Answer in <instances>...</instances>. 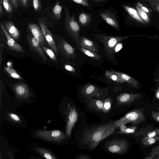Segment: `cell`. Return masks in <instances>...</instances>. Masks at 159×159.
<instances>
[{
  "label": "cell",
  "instance_id": "obj_1",
  "mask_svg": "<svg viewBox=\"0 0 159 159\" xmlns=\"http://www.w3.org/2000/svg\"><path fill=\"white\" fill-rule=\"evenodd\" d=\"M116 128L114 123L110 122L89 129L83 134L81 143L93 150L102 140L112 134Z\"/></svg>",
  "mask_w": 159,
  "mask_h": 159
},
{
  "label": "cell",
  "instance_id": "obj_2",
  "mask_svg": "<svg viewBox=\"0 0 159 159\" xmlns=\"http://www.w3.org/2000/svg\"><path fill=\"white\" fill-rule=\"evenodd\" d=\"M64 25L65 30L77 45H80L79 32L80 28L76 21L74 16H70L68 9L66 7L65 8Z\"/></svg>",
  "mask_w": 159,
  "mask_h": 159
},
{
  "label": "cell",
  "instance_id": "obj_3",
  "mask_svg": "<svg viewBox=\"0 0 159 159\" xmlns=\"http://www.w3.org/2000/svg\"><path fill=\"white\" fill-rule=\"evenodd\" d=\"M132 35L122 36H107L104 34L96 35L95 37L103 45L106 55L110 58H113L114 56L112 50L119 42L132 36Z\"/></svg>",
  "mask_w": 159,
  "mask_h": 159
},
{
  "label": "cell",
  "instance_id": "obj_4",
  "mask_svg": "<svg viewBox=\"0 0 159 159\" xmlns=\"http://www.w3.org/2000/svg\"><path fill=\"white\" fill-rule=\"evenodd\" d=\"M146 120L143 109L138 108L132 110L125 115L123 117L115 121L114 125L117 128L122 124L131 123L138 124L144 122Z\"/></svg>",
  "mask_w": 159,
  "mask_h": 159
},
{
  "label": "cell",
  "instance_id": "obj_5",
  "mask_svg": "<svg viewBox=\"0 0 159 159\" xmlns=\"http://www.w3.org/2000/svg\"><path fill=\"white\" fill-rule=\"evenodd\" d=\"M35 135L40 139L55 143L62 142L66 137L62 131L59 130L50 131L39 130L36 131Z\"/></svg>",
  "mask_w": 159,
  "mask_h": 159
},
{
  "label": "cell",
  "instance_id": "obj_6",
  "mask_svg": "<svg viewBox=\"0 0 159 159\" xmlns=\"http://www.w3.org/2000/svg\"><path fill=\"white\" fill-rule=\"evenodd\" d=\"M128 144L124 140L115 139L108 141L107 146V149L109 152L114 153L123 154L127 151Z\"/></svg>",
  "mask_w": 159,
  "mask_h": 159
},
{
  "label": "cell",
  "instance_id": "obj_7",
  "mask_svg": "<svg viewBox=\"0 0 159 159\" xmlns=\"http://www.w3.org/2000/svg\"><path fill=\"white\" fill-rule=\"evenodd\" d=\"M56 46L58 52L66 60L77 57L75 48L64 39L60 40L59 43Z\"/></svg>",
  "mask_w": 159,
  "mask_h": 159
},
{
  "label": "cell",
  "instance_id": "obj_8",
  "mask_svg": "<svg viewBox=\"0 0 159 159\" xmlns=\"http://www.w3.org/2000/svg\"><path fill=\"white\" fill-rule=\"evenodd\" d=\"M26 40L31 52L40 57L44 61H47L48 58L42 49L39 40L32 34H28Z\"/></svg>",
  "mask_w": 159,
  "mask_h": 159
},
{
  "label": "cell",
  "instance_id": "obj_9",
  "mask_svg": "<svg viewBox=\"0 0 159 159\" xmlns=\"http://www.w3.org/2000/svg\"><path fill=\"white\" fill-rule=\"evenodd\" d=\"M66 126V133L67 137L71 134L72 130L78 119V114L75 107L73 105H69Z\"/></svg>",
  "mask_w": 159,
  "mask_h": 159
},
{
  "label": "cell",
  "instance_id": "obj_10",
  "mask_svg": "<svg viewBox=\"0 0 159 159\" xmlns=\"http://www.w3.org/2000/svg\"><path fill=\"white\" fill-rule=\"evenodd\" d=\"M81 93L89 99L94 97L101 98L103 95L102 90L98 87L90 84H85L81 90Z\"/></svg>",
  "mask_w": 159,
  "mask_h": 159
},
{
  "label": "cell",
  "instance_id": "obj_11",
  "mask_svg": "<svg viewBox=\"0 0 159 159\" xmlns=\"http://www.w3.org/2000/svg\"><path fill=\"white\" fill-rule=\"evenodd\" d=\"M1 28L6 38V43L9 50L18 52H23L25 50L8 33L4 25L1 24Z\"/></svg>",
  "mask_w": 159,
  "mask_h": 159
},
{
  "label": "cell",
  "instance_id": "obj_12",
  "mask_svg": "<svg viewBox=\"0 0 159 159\" xmlns=\"http://www.w3.org/2000/svg\"><path fill=\"white\" fill-rule=\"evenodd\" d=\"M141 96V94L138 93H121L117 97V105L130 104L140 98Z\"/></svg>",
  "mask_w": 159,
  "mask_h": 159
},
{
  "label": "cell",
  "instance_id": "obj_13",
  "mask_svg": "<svg viewBox=\"0 0 159 159\" xmlns=\"http://www.w3.org/2000/svg\"><path fill=\"white\" fill-rule=\"evenodd\" d=\"M39 23L47 43L49 46L58 55L56 46L52 35L48 29L45 23L42 20H39Z\"/></svg>",
  "mask_w": 159,
  "mask_h": 159
},
{
  "label": "cell",
  "instance_id": "obj_14",
  "mask_svg": "<svg viewBox=\"0 0 159 159\" xmlns=\"http://www.w3.org/2000/svg\"><path fill=\"white\" fill-rule=\"evenodd\" d=\"M12 88L16 95L23 98H27L30 96V91L28 87L22 82L12 84Z\"/></svg>",
  "mask_w": 159,
  "mask_h": 159
},
{
  "label": "cell",
  "instance_id": "obj_15",
  "mask_svg": "<svg viewBox=\"0 0 159 159\" xmlns=\"http://www.w3.org/2000/svg\"><path fill=\"white\" fill-rule=\"evenodd\" d=\"M28 28L31 34L39 40L41 46H45L46 41L41 29L38 26L35 24L30 23L28 25Z\"/></svg>",
  "mask_w": 159,
  "mask_h": 159
},
{
  "label": "cell",
  "instance_id": "obj_16",
  "mask_svg": "<svg viewBox=\"0 0 159 159\" xmlns=\"http://www.w3.org/2000/svg\"><path fill=\"white\" fill-rule=\"evenodd\" d=\"M100 15L108 24L115 29L119 30V24L113 13L107 11L100 13Z\"/></svg>",
  "mask_w": 159,
  "mask_h": 159
},
{
  "label": "cell",
  "instance_id": "obj_17",
  "mask_svg": "<svg viewBox=\"0 0 159 159\" xmlns=\"http://www.w3.org/2000/svg\"><path fill=\"white\" fill-rule=\"evenodd\" d=\"M136 136H140L141 139L151 138L159 135V128H143L138 133H135Z\"/></svg>",
  "mask_w": 159,
  "mask_h": 159
},
{
  "label": "cell",
  "instance_id": "obj_18",
  "mask_svg": "<svg viewBox=\"0 0 159 159\" xmlns=\"http://www.w3.org/2000/svg\"><path fill=\"white\" fill-rule=\"evenodd\" d=\"M110 71L118 75L122 80L124 83H126L136 88H137L138 87L139 83L138 81L135 79L123 73L114 70H111Z\"/></svg>",
  "mask_w": 159,
  "mask_h": 159
},
{
  "label": "cell",
  "instance_id": "obj_19",
  "mask_svg": "<svg viewBox=\"0 0 159 159\" xmlns=\"http://www.w3.org/2000/svg\"><path fill=\"white\" fill-rule=\"evenodd\" d=\"M80 46L89 50L98 52V48L94 42L84 36H82L80 39Z\"/></svg>",
  "mask_w": 159,
  "mask_h": 159
},
{
  "label": "cell",
  "instance_id": "obj_20",
  "mask_svg": "<svg viewBox=\"0 0 159 159\" xmlns=\"http://www.w3.org/2000/svg\"><path fill=\"white\" fill-rule=\"evenodd\" d=\"M5 27L9 34L14 39L18 40L19 39L20 32L12 22H6Z\"/></svg>",
  "mask_w": 159,
  "mask_h": 159
},
{
  "label": "cell",
  "instance_id": "obj_21",
  "mask_svg": "<svg viewBox=\"0 0 159 159\" xmlns=\"http://www.w3.org/2000/svg\"><path fill=\"white\" fill-rule=\"evenodd\" d=\"M103 102L102 101L95 99H91L88 102V107L90 110L102 111Z\"/></svg>",
  "mask_w": 159,
  "mask_h": 159
},
{
  "label": "cell",
  "instance_id": "obj_22",
  "mask_svg": "<svg viewBox=\"0 0 159 159\" xmlns=\"http://www.w3.org/2000/svg\"><path fill=\"white\" fill-rule=\"evenodd\" d=\"M123 7L128 13L135 20L144 24L146 23L140 17L137 11L135 9L126 5H124Z\"/></svg>",
  "mask_w": 159,
  "mask_h": 159
},
{
  "label": "cell",
  "instance_id": "obj_23",
  "mask_svg": "<svg viewBox=\"0 0 159 159\" xmlns=\"http://www.w3.org/2000/svg\"><path fill=\"white\" fill-rule=\"evenodd\" d=\"M76 47L79 50L89 57L97 60L100 58L99 56L94 52L84 48L78 45H77Z\"/></svg>",
  "mask_w": 159,
  "mask_h": 159
},
{
  "label": "cell",
  "instance_id": "obj_24",
  "mask_svg": "<svg viewBox=\"0 0 159 159\" xmlns=\"http://www.w3.org/2000/svg\"><path fill=\"white\" fill-rule=\"evenodd\" d=\"M4 70L12 78L20 80H22V78L20 74L13 68L6 66L4 68Z\"/></svg>",
  "mask_w": 159,
  "mask_h": 159
},
{
  "label": "cell",
  "instance_id": "obj_25",
  "mask_svg": "<svg viewBox=\"0 0 159 159\" xmlns=\"http://www.w3.org/2000/svg\"><path fill=\"white\" fill-rule=\"evenodd\" d=\"M36 151L42 157L47 159H56V157L51 152L45 149L39 148L36 149Z\"/></svg>",
  "mask_w": 159,
  "mask_h": 159
},
{
  "label": "cell",
  "instance_id": "obj_26",
  "mask_svg": "<svg viewBox=\"0 0 159 159\" xmlns=\"http://www.w3.org/2000/svg\"><path fill=\"white\" fill-rule=\"evenodd\" d=\"M62 7L60 5L59 2H57L53 7L52 11L54 17L57 20H60L62 11Z\"/></svg>",
  "mask_w": 159,
  "mask_h": 159
},
{
  "label": "cell",
  "instance_id": "obj_27",
  "mask_svg": "<svg viewBox=\"0 0 159 159\" xmlns=\"http://www.w3.org/2000/svg\"><path fill=\"white\" fill-rule=\"evenodd\" d=\"M105 76L108 79L120 84L124 83L122 80L117 75L110 71L107 70L105 72Z\"/></svg>",
  "mask_w": 159,
  "mask_h": 159
},
{
  "label": "cell",
  "instance_id": "obj_28",
  "mask_svg": "<svg viewBox=\"0 0 159 159\" xmlns=\"http://www.w3.org/2000/svg\"><path fill=\"white\" fill-rule=\"evenodd\" d=\"M44 52L55 63H57V60L54 51L52 49L46 47L45 46H41Z\"/></svg>",
  "mask_w": 159,
  "mask_h": 159
},
{
  "label": "cell",
  "instance_id": "obj_29",
  "mask_svg": "<svg viewBox=\"0 0 159 159\" xmlns=\"http://www.w3.org/2000/svg\"><path fill=\"white\" fill-rule=\"evenodd\" d=\"M159 140V135L155 136L148 138L144 139H141V142L145 146H148L153 144Z\"/></svg>",
  "mask_w": 159,
  "mask_h": 159
},
{
  "label": "cell",
  "instance_id": "obj_30",
  "mask_svg": "<svg viewBox=\"0 0 159 159\" xmlns=\"http://www.w3.org/2000/svg\"><path fill=\"white\" fill-rule=\"evenodd\" d=\"M79 21L82 26L87 25L90 21V17L87 13L84 12L81 13L79 18Z\"/></svg>",
  "mask_w": 159,
  "mask_h": 159
},
{
  "label": "cell",
  "instance_id": "obj_31",
  "mask_svg": "<svg viewBox=\"0 0 159 159\" xmlns=\"http://www.w3.org/2000/svg\"><path fill=\"white\" fill-rule=\"evenodd\" d=\"M112 100L110 98H108L104 101L102 111L105 113L108 112L110 110L112 105Z\"/></svg>",
  "mask_w": 159,
  "mask_h": 159
},
{
  "label": "cell",
  "instance_id": "obj_32",
  "mask_svg": "<svg viewBox=\"0 0 159 159\" xmlns=\"http://www.w3.org/2000/svg\"><path fill=\"white\" fill-rule=\"evenodd\" d=\"M137 11L142 18L146 22L148 23L149 18L148 14L138 5H136Z\"/></svg>",
  "mask_w": 159,
  "mask_h": 159
},
{
  "label": "cell",
  "instance_id": "obj_33",
  "mask_svg": "<svg viewBox=\"0 0 159 159\" xmlns=\"http://www.w3.org/2000/svg\"><path fill=\"white\" fill-rule=\"evenodd\" d=\"M159 155V145L152 148L150 153L144 158L145 159H152L157 155Z\"/></svg>",
  "mask_w": 159,
  "mask_h": 159
},
{
  "label": "cell",
  "instance_id": "obj_34",
  "mask_svg": "<svg viewBox=\"0 0 159 159\" xmlns=\"http://www.w3.org/2000/svg\"><path fill=\"white\" fill-rule=\"evenodd\" d=\"M3 7L5 11L9 13H11L13 11L12 7L9 0H2Z\"/></svg>",
  "mask_w": 159,
  "mask_h": 159
},
{
  "label": "cell",
  "instance_id": "obj_35",
  "mask_svg": "<svg viewBox=\"0 0 159 159\" xmlns=\"http://www.w3.org/2000/svg\"><path fill=\"white\" fill-rule=\"evenodd\" d=\"M32 3L35 11H39L41 10L42 5L40 0H33Z\"/></svg>",
  "mask_w": 159,
  "mask_h": 159
},
{
  "label": "cell",
  "instance_id": "obj_36",
  "mask_svg": "<svg viewBox=\"0 0 159 159\" xmlns=\"http://www.w3.org/2000/svg\"><path fill=\"white\" fill-rule=\"evenodd\" d=\"M137 127L135 126L127 128L125 130L121 132L120 134H132L135 133Z\"/></svg>",
  "mask_w": 159,
  "mask_h": 159
},
{
  "label": "cell",
  "instance_id": "obj_37",
  "mask_svg": "<svg viewBox=\"0 0 159 159\" xmlns=\"http://www.w3.org/2000/svg\"><path fill=\"white\" fill-rule=\"evenodd\" d=\"M123 43L121 41L119 42L114 47L112 50V54L115 56V54L120 50L123 48Z\"/></svg>",
  "mask_w": 159,
  "mask_h": 159
},
{
  "label": "cell",
  "instance_id": "obj_38",
  "mask_svg": "<svg viewBox=\"0 0 159 159\" xmlns=\"http://www.w3.org/2000/svg\"><path fill=\"white\" fill-rule=\"evenodd\" d=\"M156 107L157 108L158 111H151V115L153 120L156 121L159 123V107Z\"/></svg>",
  "mask_w": 159,
  "mask_h": 159
},
{
  "label": "cell",
  "instance_id": "obj_39",
  "mask_svg": "<svg viewBox=\"0 0 159 159\" xmlns=\"http://www.w3.org/2000/svg\"><path fill=\"white\" fill-rule=\"evenodd\" d=\"M149 5L155 10L159 13V2H148Z\"/></svg>",
  "mask_w": 159,
  "mask_h": 159
},
{
  "label": "cell",
  "instance_id": "obj_40",
  "mask_svg": "<svg viewBox=\"0 0 159 159\" xmlns=\"http://www.w3.org/2000/svg\"><path fill=\"white\" fill-rule=\"evenodd\" d=\"M74 2L81 4V5L87 6L89 7V4L87 0H71Z\"/></svg>",
  "mask_w": 159,
  "mask_h": 159
},
{
  "label": "cell",
  "instance_id": "obj_41",
  "mask_svg": "<svg viewBox=\"0 0 159 159\" xmlns=\"http://www.w3.org/2000/svg\"><path fill=\"white\" fill-rule=\"evenodd\" d=\"M9 115L11 119L15 121L20 122V117L16 114L13 113H10Z\"/></svg>",
  "mask_w": 159,
  "mask_h": 159
},
{
  "label": "cell",
  "instance_id": "obj_42",
  "mask_svg": "<svg viewBox=\"0 0 159 159\" xmlns=\"http://www.w3.org/2000/svg\"><path fill=\"white\" fill-rule=\"evenodd\" d=\"M65 68L67 70L72 73L75 72V69L72 66L68 64H65L64 65Z\"/></svg>",
  "mask_w": 159,
  "mask_h": 159
},
{
  "label": "cell",
  "instance_id": "obj_43",
  "mask_svg": "<svg viewBox=\"0 0 159 159\" xmlns=\"http://www.w3.org/2000/svg\"><path fill=\"white\" fill-rule=\"evenodd\" d=\"M5 48V45L3 44L2 43H1L0 44V67L2 66V52Z\"/></svg>",
  "mask_w": 159,
  "mask_h": 159
},
{
  "label": "cell",
  "instance_id": "obj_44",
  "mask_svg": "<svg viewBox=\"0 0 159 159\" xmlns=\"http://www.w3.org/2000/svg\"><path fill=\"white\" fill-rule=\"evenodd\" d=\"M137 5L140 7L143 11L149 13V11L148 9L146 7L144 6L140 2H138L137 3Z\"/></svg>",
  "mask_w": 159,
  "mask_h": 159
},
{
  "label": "cell",
  "instance_id": "obj_45",
  "mask_svg": "<svg viewBox=\"0 0 159 159\" xmlns=\"http://www.w3.org/2000/svg\"><path fill=\"white\" fill-rule=\"evenodd\" d=\"M10 1L13 5L16 8H17L18 7L19 4V0H9Z\"/></svg>",
  "mask_w": 159,
  "mask_h": 159
},
{
  "label": "cell",
  "instance_id": "obj_46",
  "mask_svg": "<svg viewBox=\"0 0 159 159\" xmlns=\"http://www.w3.org/2000/svg\"><path fill=\"white\" fill-rule=\"evenodd\" d=\"M78 159H90L92 158L89 156L85 155H80L77 157Z\"/></svg>",
  "mask_w": 159,
  "mask_h": 159
},
{
  "label": "cell",
  "instance_id": "obj_47",
  "mask_svg": "<svg viewBox=\"0 0 159 159\" xmlns=\"http://www.w3.org/2000/svg\"><path fill=\"white\" fill-rule=\"evenodd\" d=\"M29 0H20L22 5L24 7H26L28 5Z\"/></svg>",
  "mask_w": 159,
  "mask_h": 159
},
{
  "label": "cell",
  "instance_id": "obj_48",
  "mask_svg": "<svg viewBox=\"0 0 159 159\" xmlns=\"http://www.w3.org/2000/svg\"><path fill=\"white\" fill-rule=\"evenodd\" d=\"M3 6L2 0H0V15L1 18L2 16L3 15Z\"/></svg>",
  "mask_w": 159,
  "mask_h": 159
},
{
  "label": "cell",
  "instance_id": "obj_49",
  "mask_svg": "<svg viewBox=\"0 0 159 159\" xmlns=\"http://www.w3.org/2000/svg\"><path fill=\"white\" fill-rule=\"evenodd\" d=\"M155 96L157 99H159V87L156 90Z\"/></svg>",
  "mask_w": 159,
  "mask_h": 159
},
{
  "label": "cell",
  "instance_id": "obj_50",
  "mask_svg": "<svg viewBox=\"0 0 159 159\" xmlns=\"http://www.w3.org/2000/svg\"><path fill=\"white\" fill-rule=\"evenodd\" d=\"M7 65L8 66L10 67H12V63H11L10 61L8 62L7 63Z\"/></svg>",
  "mask_w": 159,
  "mask_h": 159
},
{
  "label": "cell",
  "instance_id": "obj_51",
  "mask_svg": "<svg viewBox=\"0 0 159 159\" xmlns=\"http://www.w3.org/2000/svg\"><path fill=\"white\" fill-rule=\"evenodd\" d=\"M147 2H159V0H144Z\"/></svg>",
  "mask_w": 159,
  "mask_h": 159
},
{
  "label": "cell",
  "instance_id": "obj_52",
  "mask_svg": "<svg viewBox=\"0 0 159 159\" xmlns=\"http://www.w3.org/2000/svg\"><path fill=\"white\" fill-rule=\"evenodd\" d=\"M94 0L95 1H104V0Z\"/></svg>",
  "mask_w": 159,
  "mask_h": 159
},
{
  "label": "cell",
  "instance_id": "obj_53",
  "mask_svg": "<svg viewBox=\"0 0 159 159\" xmlns=\"http://www.w3.org/2000/svg\"><path fill=\"white\" fill-rule=\"evenodd\" d=\"M157 82L159 84V79L157 80Z\"/></svg>",
  "mask_w": 159,
  "mask_h": 159
},
{
  "label": "cell",
  "instance_id": "obj_54",
  "mask_svg": "<svg viewBox=\"0 0 159 159\" xmlns=\"http://www.w3.org/2000/svg\"><path fill=\"white\" fill-rule=\"evenodd\" d=\"M157 158V159H159V155H158L157 157L156 158Z\"/></svg>",
  "mask_w": 159,
  "mask_h": 159
}]
</instances>
